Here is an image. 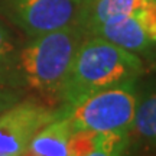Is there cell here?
Wrapping results in <instances>:
<instances>
[{
	"instance_id": "cell-3",
	"label": "cell",
	"mask_w": 156,
	"mask_h": 156,
	"mask_svg": "<svg viewBox=\"0 0 156 156\" xmlns=\"http://www.w3.org/2000/svg\"><path fill=\"white\" fill-rule=\"evenodd\" d=\"M137 104L134 81L97 91L69 107H62L73 130L130 132Z\"/></svg>"
},
{
	"instance_id": "cell-10",
	"label": "cell",
	"mask_w": 156,
	"mask_h": 156,
	"mask_svg": "<svg viewBox=\"0 0 156 156\" xmlns=\"http://www.w3.org/2000/svg\"><path fill=\"white\" fill-rule=\"evenodd\" d=\"M22 98V91L0 83V113Z\"/></svg>"
},
{
	"instance_id": "cell-2",
	"label": "cell",
	"mask_w": 156,
	"mask_h": 156,
	"mask_svg": "<svg viewBox=\"0 0 156 156\" xmlns=\"http://www.w3.org/2000/svg\"><path fill=\"white\" fill-rule=\"evenodd\" d=\"M142 69V61L134 52L100 36L87 35L74 56L59 101L69 107L97 91L136 81Z\"/></svg>"
},
{
	"instance_id": "cell-5",
	"label": "cell",
	"mask_w": 156,
	"mask_h": 156,
	"mask_svg": "<svg viewBox=\"0 0 156 156\" xmlns=\"http://www.w3.org/2000/svg\"><path fill=\"white\" fill-rule=\"evenodd\" d=\"M61 114L35 98H20L0 113V156L26 155L34 136Z\"/></svg>"
},
{
	"instance_id": "cell-11",
	"label": "cell",
	"mask_w": 156,
	"mask_h": 156,
	"mask_svg": "<svg viewBox=\"0 0 156 156\" xmlns=\"http://www.w3.org/2000/svg\"><path fill=\"white\" fill-rule=\"evenodd\" d=\"M12 51H13V44L10 41V35L7 32V29L0 23V61L6 55H9Z\"/></svg>"
},
{
	"instance_id": "cell-6",
	"label": "cell",
	"mask_w": 156,
	"mask_h": 156,
	"mask_svg": "<svg viewBox=\"0 0 156 156\" xmlns=\"http://www.w3.org/2000/svg\"><path fill=\"white\" fill-rule=\"evenodd\" d=\"M88 35L107 39L134 54L146 51L156 44V0H149L127 16L103 23Z\"/></svg>"
},
{
	"instance_id": "cell-9",
	"label": "cell",
	"mask_w": 156,
	"mask_h": 156,
	"mask_svg": "<svg viewBox=\"0 0 156 156\" xmlns=\"http://www.w3.org/2000/svg\"><path fill=\"white\" fill-rule=\"evenodd\" d=\"M130 136L139 142L156 147V88L147 91L142 98H137Z\"/></svg>"
},
{
	"instance_id": "cell-4",
	"label": "cell",
	"mask_w": 156,
	"mask_h": 156,
	"mask_svg": "<svg viewBox=\"0 0 156 156\" xmlns=\"http://www.w3.org/2000/svg\"><path fill=\"white\" fill-rule=\"evenodd\" d=\"M84 0H0L2 15L35 38L80 22Z\"/></svg>"
},
{
	"instance_id": "cell-8",
	"label": "cell",
	"mask_w": 156,
	"mask_h": 156,
	"mask_svg": "<svg viewBox=\"0 0 156 156\" xmlns=\"http://www.w3.org/2000/svg\"><path fill=\"white\" fill-rule=\"evenodd\" d=\"M149 0H84L83 13L78 25L88 35L103 23L127 16Z\"/></svg>"
},
{
	"instance_id": "cell-1",
	"label": "cell",
	"mask_w": 156,
	"mask_h": 156,
	"mask_svg": "<svg viewBox=\"0 0 156 156\" xmlns=\"http://www.w3.org/2000/svg\"><path fill=\"white\" fill-rule=\"evenodd\" d=\"M85 36L81 25L75 23L29 38L22 49L12 51L0 61V83L59 101L74 56Z\"/></svg>"
},
{
	"instance_id": "cell-7",
	"label": "cell",
	"mask_w": 156,
	"mask_h": 156,
	"mask_svg": "<svg viewBox=\"0 0 156 156\" xmlns=\"http://www.w3.org/2000/svg\"><path fill=\"white\" fill-rule=\"evenodd\" d=\"M73 126L62 113L34 136L26 155L30 156H68L73 136Z\"/></svg>"
}]
</instances>
